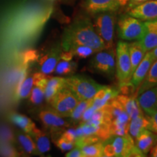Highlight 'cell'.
Instances as JSON below:
<instances>
[{"label":"cell","instance_id":"15","mask_svg":"<svg viewBox=\"0 0 157 157\" xmlns=\"http://www.w3.org/2000/svg\"><path fill=\"white\" fill-rule=\"evenodd\" d=\"M146 34L139 41L145 52L151 51L157 47V20L145 21Z\"/></svg>","mask_w":157,"mask_h":157},{"label":"cell","instance_id":"2","mask_svg":"<svg viewBox=\"0 0 157 157\" xmlns=\"http://www.w3.org/2000/svg\"><path fill=\"white\" fill-rule=\"evenodd\" d=\"M66 87L75 94L79 101L93 98L102 86L84 75H71L66 78Z\"/></svg>","mask_w":157,"mask_h":157},{"label":"cell","instance_id":"42","mask_svg":"<svg viewBox=\"0 0 157 157\" xmlns=\"http://www.w3.org/2000/svg\"><path fill=\"white\" fill-rule=\"evenodd\" d=\"M149 153H150V156L157 157V143L154 145V147L151 149Z\"/></svg>","mask_w":157,"mask_h":157},{"label":"cell","instance_id":"8","mask_svg":"<svg viewBox=\"0 0 157 157\" xmlns=\"http://www.w3.org/2000/svg\"><path fill=\"white\" fill-rule=\"evenodd\" d=\"M39 117L43 124L54 132L53 136L55 137L56 135L60 136L66 128L70 126V124L64 120L63 117L59 115L52 109L42 110L39 113Z\"/></svg>","mask_w":157,"mask_h":157},{"label":"cell","instance_id":"14","mask_svg":"<svg viewBox=\"0 0 157 157\" xmlns=\"http://www.w3.org/2000/svg\"><path fill=\"white\" fill-rule=\"evenodd\" d=\"M136 98L143 112L146 116L151 115L157 110V86L146 90Z\"/></svg>","mask_w":157,"mask_h":157},{"label":"cell","instance_id":"5","mask_svg":"<svg viewBox=\"0 0 157 157\" xmlns=\"http://www.w3.org/2000/svg\"><path fill=\"white\" fill-rule=\"evenodd\" d=\"M78 102L79 100L75 94L65 87L54 96L50 103L52 109L59 115L62 117H68Z\"/></svg>","mask_w":157,"mask_h":157},{"label":"cell","instance_id":"39","mask_svg":"<svg viewBox=\"0 0 157 157\" xmlns=\"http://www.w3.org/2000/svg\"><path fill=\"white\" fill-rule=\"evenodd\" d=\"M66 157H83L80 148L76 146H74V148H72L71 150H70V151L68 152L67 154H66Z\"/></svg>","mask_w":157,"mask_h":157},{"label":"cell","instance_id":"34","mask_svg":"<svg viewBox=\"0 0 157 157\" xmlns=\"http://www.w3.org/2000/svg\"><path fill=\"white\" fill-rule=\"evenodd\" d=\"M55 143L62 152H66L71 150L74 147V145H75L74 142H71V141L66 140L61 135L58 137L57 140H55Z\"/></svg>","mask_w":157,"mask_h":157},{"label":"cell","instance_id":"6","mask_svg":"<svg viewBox=\"0 0 157 157\" xmlns=\"http://www.w3.org/2000/svg\"><path fill=\"white\" fill-rule=\"evenodd\" d=\"M130 57L128 43L119 41L116 51V70L119 84L130 80Z\"/></svg>","mask_w":157,"mask_h":157},{"label":"cell","instance_id":"30","mask_svg":"<svg viewBox=\"0 0 157 157\" xmlns=\"http://www.w3.org/2000/svg\"><path fill=\"white\" fill-rule=\"evenodd\" d=\"M71 51L73 52L74 56L77 57L78 58H87L97 52L93 48L84 45H78V46L74 47Z\"/></svg>","mask_w":157,"mask_h":157},{"label":"cell","instance_id":"16","mask_svg":"<svg viewBox=\"0 0 157 157\" xmlns=\"http://www.w3.org/2000/svg\"><path fill=\"white\" fill-rule=\"evenodd\" d=\"M156 143L157 133L153 132L148 129H144L135 137V145L146 156Z\"/></svg>","mask_w":157,"mask_h":157},{"label":"cell","instance_id":"19","mask_svg":"<svg viewBox=\"0 0 157 157\" xmlns=\"http://www.w3.org/2000/svg\"><path fill=\"white\" fill-rule=\"evenodd\" d=\"M66 87V78L49 77L44 90V98L48 103H50L55 95Z\"/></svg>","mask_w":157,"mask_h":157},{"label":"cell","instance_id":"32","mask_svg":"<svg viewBox=\"0 0 157 157\" xmlns=\"http://www.w3.org/2000/svg\"><path fill=\"white\" fill-rule=\"evenodd\" d=\"M39 58V55L36 50H25L22 55V61L23 65L25 66H29V65L37 61Z\"/></svg>","mask_w":157,"mask_h":157},{"label":"cell","instance_id":"23","mask_svg":"<svg viewBox=\"0 0 157 157\" xmlns=\"http://www.w3.org/2000/svg\"><path fill=\"white\" fill-rule=\"evenodd\" d=\"M10 119L13 124L20 127L23 132L30 135L34 129L36 127L35 124L31 121V119L26 116L20 114V113H13L10 116Z\"/></svg>","mask_w":157,"mask_h":157},{"label":"cell","instance_id":"37","mask_svg":"<svg viewBox=\"0 0 157 157\" xmlns=\"http://www.w3.org/2000/svg\"><path fill=\"white\" fill-rule=\"evenodd\" d=\"M61 136L66 138V140L71 141V142L75 143L76 139L77 138V135H76V129L69 128L68 129H65L61 134Z\"/></svg>","mask_w":157,"mask_h":157},{"label":"cell","instance_id":"41","mask_svg":"<svg viewBox=\"0 0 157 157\" xmlns=\"http://www.w3.org/2000/svg\"><path fill=\"white\" fill-rule=\"evenodd\" d=\"M149 1V0H129L127 3V10L132 8V7H135V6L140 5L141 3Z\"/></svg>","mask_w":157,"mask_h":157},{"label":"cell","instance_id":"17","mask_svg":"<svg viewBox=\"0 0 157 157\" xmlns=\"http://www.w3.org/2000/svg\"><path fill=\"white\" fill-rule=\"evenodd\" d=\"M119 88L102 86L93 97V105L97 110L101 109L119 95Z\"/></svg>","mask_w":157,"mask_h":157},{"label":"cell","instance_id":"7","mask_svg":"<svg viewBox=\"0 0 157 157\" xmlns=\"http://www.w3.org/2000/svg\"><path fill=\"white\" fill-rule=\"evenodd\" d=\"M90 67L105 76H113L115 73V50L105 49L98 52L90 61Z\"/></svg>","mask_w":157,"mask_h":157},{"label":"cell","instance_id":"43","mask_svg":"<svg viewBox=\"0 0 157 157\" xmlns=\"http://www.w3.org/2000/svg\"><path fill=\"white\" fill-rule=\"evenodd\" d=\"M152 51V54H153V56H154V60H156L157 59V47L155 49H154V50H151Z\"/></svg>","mask_w":157,"mask_h":157},{"label":"cell","instance_id":"33","mask_svg":"<svg viewBox=\"0 0 157 157\" xmlns=\"http://www.w3.org/2000/svg\"><path fill=\"white\" fill-rule=\"evenodd\" d=\"M0 142L13 143L15 136L11 129L5 126H0Z\"/></svg>","mask_w":157,"mask_h":157},{"label":"cell","instance_id":"22","mask_svg":"<svg viewBox=\"0 0 157 157\" xmlns=\"http://www.w3.org/2000/svg\"><path fill=\"white\" fill-rule=\"evenodd\" d=\"M155 86H157V59L153 63L144 80L137 90L135 97Z\"/></svg>","mask_w":157,"mask_h":157},{"label":"cell","instance_id":"25","mask_svg":"<svg viewBox=\"0 0 157 157\" xmlns=\"http://www.w3.org/2000/svg\"><path fill=\"white\" fill-rule=\"evenodd\" d=\"M17 138L18 140L19 144L21 145V146L22 147V148L25 153L29 154L40 155L38 150H37L34 139L28 133L25 132H17Z\"/></svg>","mask_w":157,"mask_h":157},{"label":"cell","instance_id":"21","mask_svg":"<svg viewBox=\"0 0 157 157\" xmlns=\"http://www.w3.org/2000/svg\"><path fill=\"white\" fill-rule=\"evenodd\" d=\"M30 135L34 139L37 150L40 154H45L50 151V142L48 135L44 131L41 130L36 127L31 133Z\"/></svg>","mask_w":157,"mask_h":157},{"label":"cell","instance_id":"35","mask_svg":"<svg viewBox=\"0 0 157 157\" xmlns=\"http://www.w3.org/2000/svg\"><path fill=\"white\" fill-rule=\"evenodd\" d=\"M149 121L148 129L152 131L153 132L157 133V110L153 112L151 114L146 116Z\"/></svg>","mask_w":157,"mask_h":157},{"label":"cell","instance_id":"29","mask_svg":"<svg viewBox=\"0 0 157 157\" xmlns=\"http://www.w3.org/2000/svg\"><path fill=\"white\" fill-rule=\"evenodd\" d=\"M77 68L78 64L76 62L73 60L66 61L61 60V61H59L57 63L54 71L58 75H72L75 73Z\"/></svg>","mask_w":157,"mask_h":157},{"label":"cell","instance_id":"40","mask_svg":"<svg viewBox=\"0 0 157 157\" xmlns=\"http://www.w3.org/2000/svg\"><path fill=\"white\" fill-rule=\"evenodd\" d=\"M74 57V55L72 51H63L60 53V60H66V61H70Z\"/></svg>","mask_w":157,"mask_h":157},{"label":"cell","instance_id":"4","mask_svg":"<svg viewBox=\"0 0 157 157\" xmlns=\"http://www.w3.org/2000/svg\"><path fill=\"white\" fill-rule=\"evenodd\" d=\"M116 12H104L95 15L93 25L105 44V49L113 48Z\"/></svg>","mask_w":157,"mask_h":157},{"label":"cell","instance_id":"1","mask_svg":"<svg viewBox=\"0 0 157 157\" xmlns=\"http://www.w3.org/2000/svg\"><path fill=\"white\" fill-rule=\"evenodd\" d=\"M78 45L90 47L97 52L105 50V44L96 32L93 23L85 15L76 16L63 34L61 47L64 51H69Z\"/></svg>","mask_w":157,"mask_h":157},{"label":"cell","instance_id":"44","mask_svg":"<svg viewBox=\"0 0 157 157\" xmlns=\"http://www.w3.org/2000/svg\"><path fill=\"white\" fill-rule=\"evenodd\" d=\"M46 1H48V2H52L56 1V0H46Z\"/></svg>","mask_w":157,"mask_h":157},{"label":"cell","instance_id":"28","mask_svg":"<svg viewBox=\"0 0 157 157\" xmlns=\"http://www.w3.org/2000/svg\"><path fill=\"white\" fill-rule=\"evenodd\" d=\"M34 86V77L32 76H27L17 86V98L23 99L30 95V93Z\"/></svg>","mask_w":157,"mask_h":157},{"label":"cell","instance_id":"3","mask_svg":"<svg viewBox=\"0 0 157 157\" xmlns=\"http://www.w3.org/2000/svg\"><path fill=\"white\" fill-rule=\"evenodd\" d=\"M119 38L126 41H140L146 34L144 22L128 14L121 15L117 23Z\"/></svg>","mask_w":157,"mask_h":157},{"label":"cell","instance_id":"12","mask_svg":"<svg viewBox=\"0 0 157 157\" xmlns=\"http://www.w3.org/2000/svg\"><path fill=\"white\" fill-rule=\"evenodd\" d=\"M154 61L155 60L154 56H153L152 51H148L145 54L143 60H141L140 64L138 65L134 73L132 74L130 80H129V83L132 84V87L136 90V92L139 86L144 80L151 66Z\"/></svg>","mask_w":157,"mask_h":157},{"label":"cell","instance_id":"31","mask_svg":"<svg viewBox=\"0 0 157 157\" xmlns=\"http://www.w3.org/2000/svg\"><path fill=\"white\" fill-rule=\"evenodd\" d=\"M0 155L2 156H17L19 154L12 143L0 142Z\"/></svg>","mask_w":157,"mask_h":157},{"label":"cell","instance_id":"38","mask_svg":"<svg viewBox=\"0 0 157 157\" xmlns=\"http://www.w3.org/2000/svg\"><path fill=\"white\" fill-rule=\"evenodd\" d=\"M96 110L97 109H96L93 105H92L91 106H90L89 108H87V109L85 110V111L84 112L83 115H82L81 121H80V123L85 122V121L90 120V119H91V117H93L94 113L95 112Z\"/></svg>","mask_w":157,"mask_h":157},{"label":"cell","instance_id":"18","mask_svg":"<svg viewBox=\"0 0 157 157\" xmlns=\"http://www.w3.org/2000/svg\"><path fill=\"white\" fill-rule=\"evenodd\" d=\"M116 98L122 105L126 112L128 113L130 120L139 116L144 115L143 110L141 109L137 101V98L134 96L118 95Z\"/></svg>","mask_w":157,"mask_h":157},{"label":"cell","instance_id":"13","mask_svg":"<svg viewBox=\"0 0 157 157\" xmlns=\"http://www.w3.org/2000/svg\"><path fill=\"white\" fill-rule=\"evenodd\" d=\"M114 149L115 156L129 157L132 148L135 146V141L129 134L124 136L112 135L108 138Z\"/></svg>","mask_w":157,"mask_h":157},{"label":"cell","instance_id":"36","mask_svg":"<svg viewBox=\"0 0 157 157\" xmlns=\"http://www.w3.org/2000/svg\"><path fill=\"white\" fill-rule=\"evenodd\" d=\"M103 156L106 157H111L115 156V152L113 147L110 142L109 139L103 141Z\"/></svg>","mask_w":157,"mask_h":157},{"label":"cell","instance_id":"9","mask_svg":"<svg viewBox=\"0 0 157 157\" xmlns=\"http://www.w3.org/2000/svg\"><path fill=\"white\" fill-rule=\"evenodd\" d=\"M127 14L142 21L157 20V0H149L127 10Z\"/></svg>","mask_w":157,"mask_h":157},{"label":"cell","instance_id":"10","mask_svg":"<svg viewBox=\"0 0 157 157\" xmlns=\"http://www.w3.org/2000/svg\"><path fill=\"white\" fill-rule=\"evenodd\" d=\"M61 52V47L58 44L49 50L45 54L39 56L37 61L41 73L48 75L54 71L57 63L60 60Z\"/></svg>","mask_w":157,"mask_h":157},{"label":"cell","instance_id":"11","mask_svg":"<svg viewBox=\"0 0 157 157\" xmlns=\"http://www.w3.org/2000/svg\"><path fill=\"white\" fill-rule=\"evenodd\" d=\"M121 5L117 0H84L83 8L87 14L95 15L104 12H117Z\"/></svg>","mask_w":157,"mask_h":157},{"label":"cell","instance_id":"20","mask_svg":"<svg viewBox=\"0 0 157 157\" xmlns=\"http://www.w3.org/2000/svg\"><path fill=\"white\" fill-rule=\"evenodd\" d=\"M129 46V57H130V78L132 76V74L136 69V68L140 64L141 60H143V57H144L145 51L141 46L140 43L139 41L136 42H133L131 43H128Z\"/></svg>","mask_w":157,"mask_h":157},{"label":"cell","instance_id":"27","mask_svg":"<svg viewBox=\"0 0 157 157\" xmlns=\"http://www.w3.org/2000/svg\"><path fill=\"white\" fill-rule=\"evenodd\" d=\"M93 103V98L89 100H85V101H79L75 109L73 110L71 114L69 115L71 121L72 123L77 124L81 121L82 117L85 110L91 106Z\"/></svg>","mask_w":157,"mask_h":157},{"label":"cell","instance_id":"26","mask_svg":"<svg viewBox=\"0 0 157 157\" xmlns=\"http://www.w3.org/2000/svg\"><path fill=\"white\" fill-rule=\"evenodd\" d=\"M83 157H102L103 151V141L89 143L80 148Z\"/></svg>","mask_w":157,"mask_h":157},{"label":"cell","instance_id":"24","mask_svg":"<svg viewBox=\"0 0 157 157\" xmlns=\"http://www.w3.org/2000/svg\"><path fill=\"white\" fill-rule=\"evenodd\" d=\"M149 121L146 116L141 115L137 117L134 119H131L129 125V135L132 138L135 139L137 135L140 133L143 129H148Z\"/></svg>","mask_w":157,"mask_h":157}]
</instances>
